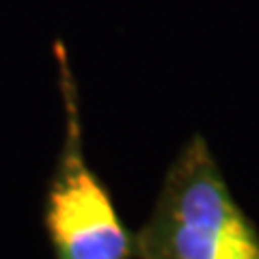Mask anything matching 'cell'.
<instances>
[{"mask_svg": "<svg viewBox=\"0 0 259 259\" xmlns=\"http://www.w3.org/2000/svg\"><path fill=\"white\" fill-rule=\"evenodd\" d=\"M134 238L136 259H259L257 227L236 203L201 134H192L166 168Z\"/></svg>", "mask_w": 259, "mask_h": 259, "instance_id": "1", "label": "cell"}, {"mask_svg": "<svg viewBox=\"0 0 259 259\" xmlns=\"http://www.w3.org/2000/svg\"><path fill=\"white\" fill-rule=\"evenodd\" d=\"M65 134L44 201V225L54 259H136V238L121 223L112 197L89 166L78 87L67 48L54 44Z\"/></svg>", "mask_w": 259, "mask_h": 259, "instance_id": "2", "label": "cell"}]
</instances>
